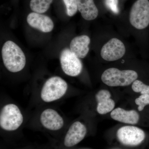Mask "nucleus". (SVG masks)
Returning a JSON list of instances; mask_svg holds the SVG:
<instances>
[{
	"instance_id": "f257e3e1",
	"label": "nucleus",
	"mask_w": 149,
	"mask_h": 149,
	"mask_svg": "<svg viewBox=\"0 0 149 149\" xmlns=\"http://www.w3.org/2000/svg\"><path fill=\"white\" fill-rule=\"evenodd\" d=\"M4 65L12 72L21 71L26 65V57L21 48L11 41L4 44L1 51Z\"/></svg>"
},
{
	"instance_id": "f03ea898",
	"label": "nucleus",
	"mask_w": 149,
	"mask_h": 149,
	"mask_svg": "<svg viewBox=\"0 0 149 149\" xmlns=\"http://www.w3.org/2000/svg\"><path fill=\"white\" fill-rule=\"evenodd\" d=\"M68 89L66 81L59 76H53L44 83L40 93L41 100L44 102L51 103L62 98Z\"/></svg>"
},
{
	"instance_id": "7ed1b4c3",
	"label": "nucleus",
	"mask_w": 149,
	"mask_h": 149,
	"mask_svg": "<svg viewBox=\"0 0 149 149\" xmlns=\"http://www.w3.org/2000/svg\"><path fill=\"white\" fill-rule=\"evenodd\" d=\"M24 116L21 110L14 103L6 104L0 111V127L7 132H13L21 127Z\"/></svg>"
},
{
	"instance_id": "20e7f679",
	"label": "nucleus",
	"mask_w": 149,
	"mask_h": 149,
	"mask_svg": "<svg viewBox=\"0 0 149 149\" xmlns=\"http://www.w3.org/2000/svg\"><path fill=\"white\" fill-rule=\"evenodd\" d=\"M138 77V73L134 70H120L112 68L104 71L101 76V80L103 83L110 87H123L130 85Z\"/></svg>"
},
{
	"instance_id": "39448f33",
	"label": "nucleus",
	"mask_w": 149,
	"mask_h": 149,
	"mask_svg": "<svg viewBox=\"0 0 149 149\" xmlns=\"http://www.w3.org/2000/svg\"><path fill=\"white\" fill-rule=\"evenodd\" d=\"M129 21L133 27L139 30L149 27V0H137L134 3L130 10Z\"/></svg>"
},
{
	"instance_id": "423d86ee",
	"label": "nucleus",
	"mask_w": 149,
	"mask_h": 149,
	"mask_svg": "<svg viewBox=\"0 0 149 149\" xmlns=\"http://www.w3.org/2000/svg\"><path fill=\"white\" fill-rule=\"evenodd\" d=\"M60 61L62 69L67 75L76 77L81 73L83 64L80 58L75 55L68 48L61 51Z\"/></svg>"
},
{
	"instance_id": "0eeeda50",
	"label": "nucleus",
	"mask_w": 149,
	"mask_h": 149,
	"mask_svg": "<svg viewBox=\"0 0 149 149\" xmlns=\"http://www.w3.org/2000/svg\"><path fill=\"white\" fill-rule=\"evenodd\" d=\"M117 137L123 145L130 146H137L145 139V133L141 128L136 126H125L118 130Z\"/></svg>"
},
{
	"instance_id": "6e6552de",
	"label": "nucleus",
	"mask_w": 149,
	"mask_h": 149,
	"mask_svg": "<svg viewBox=\"0 0 149 149\" xmlns=\"http://www.w3.org/2000/svg\"><path fill=\"white\" fill-rule=\"evenodd\" d=\"M40 122L42 126L51 131L61 130L65 124L64 118L56 110L47 108L41 113Z\"/></svg>"
},
{
	"instance_id": "1a4fd4ad",
	"label": "nucleus",
	"mask_w": 149,
	"mask_h": 149,
	"mask_svg": "<svg viewBox=\"0 0 149 149\" xmlns=\"http://www.w3.org/2000/svg\"><path fill=\"white\" fill-rule=\"evenodd\" d=\"M125 53L124 44L119 39L112 38L106 43L101 49L102 58L108 61H113L120 59Z\"/></svg>"
},
{
	"instance_id": "9d476101",
	"label": "nucleus",
	"mask_w": 149,
	"mask_h": 149,
	"mask_svg": "<svg viewBox=\"0 0 149 149\" xmlns=\"http://www.w3.org/2000/svg\"><path fill=\"white\" fill-rule=\"evenodd\" d=\"M87 133L86 126L80 121H75L70 126L63 139V144L66 148L74 146L83 141Z\"/></svg>"
},
{
	"instance_id": "9b49d317",
	"label": "nucleus",
	"mask_w": 149,
	"mask_h": 149,
	"mask_svg": "<svg viewBox=\"0 0 149 149\" xmlns=\"http://www.w3.org/2000/svg\"><path fill=\"white\" fill-rule=\"evenodd\" d=\"M27 21L31 27L45 33L51 32L54 27L52 19L41 13H31L27 17Z\"/></svg>"
},
{
	"instance_id": "f8f14e48",
	"label": "nucleus",
	"mask_w": 149,
	"mask_h": 149,
	"mask_svg": "<svg viewBox=\"0 0 149 149\" xmlns=\"http://www.w3.org/2000/svg\"><path fill=\"white\" fill-rule=\"evenodd\" d=\"M90 43L91 39L87 35L77 36L71 40L70 49L79 58H83L89 52Z\"/></svg>"
},
{
	"instance_id": "ddd939ff",
	"label": "nucleus",
	"mask_w": 149,
	"mask_h": 149,
	"mask_svg": "<svg viewBox=\"0 0 149 149\" xmlns=\"http://www.w3.org/2000/svg\"><path fill=\"white\" fill-rule=\"evenodd\" d=\"M111 97L110 93L107 90H101L97 93L95 95L97 110L99 114H106L113 109L115 103Z\"/></svg>"
},
{
	"instance_id": "4468645a",
	"label": "nucleus",
	"mask_w": 149,
	"mask_h": 149,
	"mask_svg": "<svg viewBox=\"0 0 149 149\" xmlns=\"http://www.w3.org/2000/svg\"><path fill=\"white\" fill-rule=\"evenodd\" d=\"M110 115L113 120L127 124H136L139 120V113L134 110L126 111L117 108L111 111Z\"/></svg>"
},
{
	"instance_id": "2eb2a0df",
	"label": "nucleus",
	"mask_w": 149,
	"mask_h": 149,
	"mask_svg": "<svg viewBox=\"0 0 149 149\" xmlns=\"http://www.w3.org/2000/svg\"><path fill=\"white\" fill-rule=\"evenodd\" d=\"M78 10L82 17L86 20L95 19L98 15V10L94 0H77Z\"/></svg>"
},
{
	"instance_id": "dca6fc26",
	"label": "nucleus",
	"mask_w": 149,
	"mask_h": 149,
	"mask_svg": "<svg viewBox=\"0 0 149 149\" xmlns=\"http://www.w3.org/2000/svg\"><path fill=\"white\" fill-rule=\"evenodd\" d=\"M53 0H31L30 7L34 12L39 13H45L49 8Z\"/></svg>"
},
{
	"instance_id": "f3484780",
	"label": "nucleus",
	"mask_w": 149,
	"mask_h": 149,
	"mask_svg": "<svg viewBox=\"0 0 149 149\" xmlns=\"http://www.w3.org/2000/svg\"><path fill=\"white\" fill-rule=\"evenodd\" d=\"M132 88L136 93H141V95H149V85H146L141 80H135L132 84Z\"/></svg>"
},
{
	"instance_id": "a211bd4d",
	"label": "nucleus",
	"mask_w": 149,
	"mask_h": 149,
	"mask_svg": "<svg viewBox=\"0 0 149 149\" xmlns=\"http://www.w3.org/2000/svg\"><path fill=\"white\" fill-rule=\"evenodd\" d=\"M66 6L67 14L68 16H74L77 13L78 6L77 0H63Z\"/></svg>"
},
{
	"instance_id": "6ab92c4d",
	"label": "nucleus",
	"mask_w": 149,
	"mask_h": 149,
	"mask_svg": "<svg viewBox=\"0 0 149 149\" xmlns=\"http://www.w3.org/2000/svg\"><path fill=\"white\" fill-rule=\"evenodd\" d=\"M135 103L139 106L138 110L139 111H142L146 106L149 104V95H141L139 98L136 99Z\"/></svg>"
},
{
	"instance_id": "aec40b11",
	"label": "nucleus",
	"mask_w": 149,
	"mask_h": 149,
	"mask_svg": "<svg viewBox=\"0 0 149 149\" xmlns=\"http://www.w3.org/2000/svg\"><path fill=\"white\" fill-rule=\"evenodd\" d=\"M105 2L108 8L113 13L118 14L119 13L118 0H105Z\"/></svg>"
}]
</instances>
